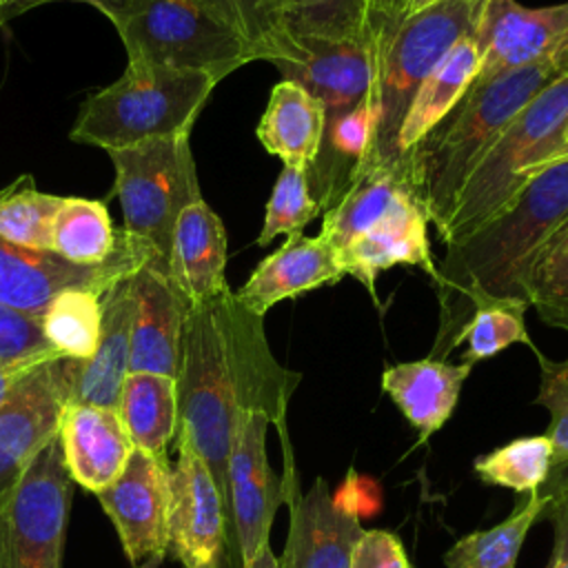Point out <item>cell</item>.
<instances>
[{"label":"cell","instance_id":"38","mask_svg":"<svg viewBox=\"0 0 568 568\" xmlns=\"http://www.w3.org/2000/svg\"><path fill=\"white\" fill-rule=\"evenodd\" d=\"M317 213L320 204L311 193L308 173L297 166H282L266 202L257 244L266 246L277 235H300Z\"/></svg>","mask_w":568,"mask_h":568},{"label":"cell","instance_id":"15","mask_svg":"<svg viewBox=\"0 0 568 568\" xmlns=\"http://www.w3.org/2000/svg\"><path fill=\"white\" fill-rule=\"evenodd\" d=\"M95 495L133 566L149 557L166 555L171 504V468L166 459L133 448L113 484Z\"/></svg>","mask_w":568,"mask_h":568},{"label":"cell","instance_id":"21","mask_svg":"<svg viewBox=\"0 0 568 568\" xmlns=\"http://www.w3.org/2000/svg\"><path fill=\"white\" fill-rule=\"evenodd\" d=\"M58 439L71 479L91 493L113 484L135 448L118 408L95 404H69Z\"/></svg>","mask_w":568,"mask_h":568},{"label":"cell","instance_id":"13","mask_svg":"<svg viewBox=\"0 0 568 568\" xmlns=\"http://www.w3.org/2000/svg\"><path fill=\"white\" fill-rule=\"evenodd\" d=\"M473 36L481 51L473 84L546 60L568 62V0L546 7L484 0Z\"/></svg>","mask_w":568,"mask_h":568},{"label":"cell","instance_id":"24","mask_svg":"<svg viewBox=\"0 0 568 568\" xmlns=\"http://www.w3.org/2000/svg\"><path fill=\"white\" fill-rule=\"evenodd\" d=\"M470 371L468 362L450 364L435 357L399 362L382 373V388L419 433V442H426L453 415Z\"/></svg>","mask_w":568,"mask_h":568},{"label":"cell","instance_id":"29","mask_svg":"<svg viewBox=\"0 0 568 568\" xmlns=\"http://www.w3.org/2000/svg\"><path fill=\"white\" fill-rule=\"evenodd\" d=\"M211 16L233 29L266 62H297L302 44L286 27L284 0H195Z\"/></svg>","mask_w":568,"mask_h":568},{"label":"cell","instance_id":"41","mask_svg":"<svg viewBox=\"0 0 568 568\" xmlns=\"http://www.w3.org/2000/svg\"><path fill=\"white\" fill-rule=\"evenodd\" d=\"M348 568H410L402 541L379 528L364 530L353 546Z\"/></svg>","mask_w":568,"mask_h":568},{"label":"cell","instance_id":"28","mask_svg":"<svg viewBox=\"0 0 568 568\" xmlns=\"http://www.w3.org/2000/svg\"><path fill=\"white\" fill-rule=\"evenodd\" d=\"M118 413L135 448L166 459V448L178 433V390L173 377L129 373L120 390Z\"/></svg>","mask_w":568,"mask_h":568},{"label":"cell","instance_id":"49","mask_svg":"<svg viewBox=\"0 0 568 568\" xmlns=\"http://www.w3.org/2000/svg\"><path fill=\"white\" fill-rule=\"evenodd\" d=\"M433 2H437V0H408V7H406V13H410V11H417V9H424V7H428V4H433Z\"/></svg>","mask_w":568,"mask_h":568},{"label":"cell","instance_id":"33","mask_svg":"<svg viewBox=\"0 0 568 568\" xmlns=\"http://www.w3.org/2000/svg\"><path fill=\"white\" fill-rule=\"evenodd\" d=\"M62 200L38 191L31 175L18 178L0 191V240L33 251H51L53 220Z\"/></svg>","mask_w":568,"mask_h":568},{"label":"cell","instance_id":"30","mask_svg":"<svg viewBox=\"0 0 568 568\" xmlns=\"http://www.w3.org/2000/svg\"><path fill=\"white\" fill-rule=\"evenodd\" d=\"M548 499V493L532 490L508 519L457 539L444 555L446 568H515L526 535L544 517Z\"/></svg>","mask_w":568,"mask_h":568},{"label":"cell","instance_id":"18","mask_svg":"<svg viewBox=\"0 0 568 568\" xmlns=\"http://www.w3.org/2000/svg\"><path fill=\"white\" fill-rule=\"evenodd\" d=\"M428 222L417 193L406 195L388 215L337 251L344 273L364 284L375 302L377 275L397 264L417 266L435 282L437 264L430 253Z\"/></svg>","mask_w":568,"mask_h":568},{"label":"cell","instance_id":"40","mask_svg":"<svg viewBox=\"0 0 568 568\" xmlns=\"http://www.w3.org/2000/svg\"><path fill=\"white\" fill-rule=\"evenodd\" d=\"M55 355L60 353L44 337L38 317L22 315L0 304V364L31 366Z\"/></svg>","mask_w":568,"mask_h":568},{"label":"cell","instance_id":"27","mask_svg":"<svg viewBox=\"0 0 568 568\" xmlns=\"http://www.w3.org/2000/svg\"><path fill=\"white\" fill-rule=\"evenodd\" d=\"M481 64V51L475 36L459 40L435 71L417 89L399 129V151L406 158L428 133L448 118L475 82Z\"/></svg>","mask_w":568,"mask_h":568},{"label":"cell","instance_id":"48","mask_svg":"<svg viewBox=\"0 0 568 568\" xmlns=\"http://www.w3.org/2000/svg\"><path fill=\"white\" fill-rule=\"evenodd\" d=\"M162 559H164V555H155V557H149V559H144V561H142V564H138L135 568H160Z\"/></svg>","mask_w":568,"mask_h":568},{"label":"cell","instance_id":"7","mask_svg":"<svg viewBox=\"0 0 568 568\" xmlns=\"http://www.w3.org/2000/svg\"><path fill=\"white\" fill-rule=\"evenodd\" d=\"M111 24L129 62L195 69L224 80L260 60L246 40L195 0H126Z\"/></svg>","mask_w":568,"mask_h":568},{"label":"cell","instance_id":"17","mask_svg":"<svg viewBox=\"0 0 568 568\" xmlns=\"http://www.w3.org/2000/svg\"><path fill=\"white\" fill-rule=\"evenodd\" d=\"M133 320L129 373H158L175 379L186 300L171 284L166 262L153 257L131 277Z\"/></svg>","mask_w":568,"mask_h":568},{"label":"cell","instance_id":"26","mask_svg":"<svg viewBox=\"0 0 568 568\" xmlns=\"http://www.w3.org/2000/svg\"><path fill=\"white\" fill-rule=\"evenodd\" d=\"M326 129V111L317 98L291 80H280L268 95L255 135L266 153L284 166L308 171L315 162Z\"/></svg>","mask_w":568,"mask_h":568},{"label":"cell","instance_id":"3","mask_svg":"<svg viewBox=\"0 0 568 568\" xmlns=\"http://www.w3.org/2000/svg\"><path fill=\"white\" fill-rule=\"evenodd\" d=\"M566 71L568 62L546 60L473 84L448 118L408 151L413 186L437 231L446 226L468 175L508 122Z\"/></svg>","mask_w":568,"mask_h":568},{"label":"cell","instance_id":"32","mask_svg":"<svg viewBox=\"0 0 568 568\" xmlns=\"http://www.w3.org/2000/svg\"><path fill=\"white\" fill-rule=\"evenodd\" d=\"M44 337L64 357L89 359L100 339L102 295L91 288L60 291L40 317Z\"/></svg>","mask_w":568,"mask_h":568},{"label":"cell","instance_id":"19","mask_svg":"<svg viewBox=\"0 0 568 568\" xmlns=\"http://www.w3.org/2000/svg\"><path fill=\"white\" fill-rule=\"evenodd\" d=\"M304 58L273 62L282 80H291L317 98L326 120L337 118L371 95L375 82V44L359 40L295 38Z\"/></svg>","mask_w":568,"mask_h":568},{"label":"cell","instance_id":"42","mask_svg":"<svg viewBox=\"0 0 568 568\" xmlns=\"http://www.w3.org/2000/svg\"><path fill=\"white\" fill-rule=\"evenodd\" d=\"M557 486L548 493V506L544 515L552 521L555 546L548 568H568V468L557 470Z\"/></svg>","mask_w":568,"mask_h":568},{"label":"cell","instance_id":"20","mask_svg":"<svg viewBox=\"0 0 568 568\" xmlns=\"http://www.w3.org/2000/svg\"><path fill=\"white\" fill-rule=\"evenodd\" d=\"M337 251L322 235H288L248 275L235 297L255 315H266L277 302L300 297L344 277Z\"/></svg>","mask_w":568,"mask_h":568},{"label":"cell","instance_id":"39","mask_svg":"<svg viewBox=\"0 0 568 568\" xmlns=\"http://www.w3.org/2000/svg\"><path fill=\"white\" fill-rule=\"evenodd\" d=\"M539 362L537 404L548 408L550 422L544 433L552 446V473L568 468V357L550 359L532 348Z\"/></svg>","mask_w":568,"mask_h":568},{"label":"cell","instance_id":"44","mask_svg":"<svg viewBox=\"0 0 568 568\" xmlns=\"http://www.w3.org/2000/svg\"><path fill=\"white\" fill-rule=\"evenodd\" d=\"M408 0H371V31L377 38L406 16Z\"/></svg>","mask_w":568,"mask_h":568},{"label":"cell","instance_id":"51","mask_svg":"<svg viewBox=\"0 0 568 568\" xmlns=\"http://www.w3.org/2000/svg\"><path fill=\"white\" fill-rule=\"evenodd\" d=\"M284 7H286V0H284ZM284 13H286V11H284Z\"/></svg>","mask_w":568,"mask_h":568},{"label":"cell","instance_id":"11","mask_svg":"<svg viewBox=\"0 0 568 568\" xmlns=\"http://www.w3.org/2000/svg\"><path fill=\"white\" fill-rule=\"evenodd\" d=\"M73 357H49L27 368L0 402V499L9 495L38 453L58 437L78 371Z\"/></svg>","mask_w":568,"mask_h":568},{"label":"cell","instance_id":"6","mask_svg":"<svg viewBox=\"0 0 568 568\" xmlns=\"http://www.w3.org/2000/svg\"><path fill=\"white\" fill-rule=\"evenodd\" d=\"M568 118V71L546 84L499 133L459 191L444 244H455L506 209L526 182L546 166L555 133Z\"/></svg>","mask_w":568,"mask_h":568},{"label":"cell","instance_id":"36","mask_svg":"<svg viewBox=\"0 0 568 568\" xmlns=\"http://www.w3.org/2000/svg\"><path fill=\"white\" fill-rule=\"evenodd\" d=\"M286 27L293 38L373 42L371 0H286Z\"/></svg>","mask_w":568,"mask_h":568},{"label":"cell","instance_id":"35","mask_svg":"<svg viewBox=\"0 0 568 568\" xmlns=\"http://www.w3.org/2000/svg\"><path fill=\"white\" fill-rule=\"evenodd\" d=\"M473 468L488 486L532 493L539 490L552 473V446L546 435L517 437L477 457Z\"/></svg>","mask_w":568,"mask_h":568},{"label":"cell","instance_id":"23","mask_svg":"<svg viewBox=\"0 0 568 568\" xmlns=\"http://www.w3.org/2000/svg\"><path fill=\"white\" fill-rule=\"evenodd\" d=\"M140 271V268H138ZM133 277V275H131ZM131 277L115 282L102 295L100 339L89 359L78 362L71 404H95L118 408L131 359L133 291Z\"/></svg>","mask_w":568,"mask_h":568},{"label":"cell","instance_id":"43","mask_svg":"<svg viewBox=\"0 0 568 568\" xmlns=\"http://www.w3.org/2000/svg\"><path fill=\"white\" fill-rule=\"evenodd\" d=\"M47 2H55V0H9L7 4L0 7V27L7 24L9 20H13V18L27 13L29 9H36V7L47 4ZM73 2L91 4V7H95L102 16H106L109 20H113V18L120 13V9L124 7L126 0H73Z\"/></svg>","mask_w":568,"mask_h":568},{"label":"cell","instance_id":"31","mask_svg":"<svg viewBox=\"0 0 568 568\" xmlns=\"http://www.w3.org/2000/svg\"><path fill=\"white\" fill-rule=\"evenodd\" d=\"M118 248V229L100 200L64 197L53 220L51 251L73 264L95 266Z\"/></svg>","mask_w":568,"mask_h":568},{"label":"cell","instance_id":"12","mask_svg":"<svg viewBox=\"0 0 568 568\" xmlns=\"http://www.w3.org/2000/svg\"><path fill=\"white\" fill-rule=\"evenodd\" d=\"M264 413H244L237 422L229 455V555L235 568L246 566L268 546L271 526L284 501V484L266 455Z\"/></svg>","mask_w":568,"mask_h":568},{"label":"cell","instance_id":"34","mask_svg":"<svg viewBox=\"0 0 568 568\" xmlns=\"http://www.w3.org/2000/svg\"><path fill=\"white\" fill-rule=\"evenodd\" d=\"M524 291L528 306L548 326L568 331V217L535 253Z\"/></svg>","mask_w":568,"mask_h":568},{"label":"cell","instance_id":"4","mask_svg":"<svg viewBox=\"0 0 568 568\" xmlns=\"http://www.w3.org/2000/svg\"><path fill=\"white\" fill-rule=\"evenodd\" d=\"M217 82L206 71L126 62L115 82L82 102L69 138L113 151L146 140L191 135Z\"/></svg>","mask_w":568,"mask_h":568},{"label":"cell","instance_id":"25","mask_svg":"<svg viewBox=\"0 0 568 568\" xmlns=\"http://www.w3.org/2000/svg\"><path fill=\"white\" fill-rule=\"evenodd\" d=\"M410 193L417 191L413 186L408 162L397 166L364 162L342 197L324 211L320 235L326 237L335 251H342Z\"/></svg>","mask_w":568,"mask_h":568},{"label":"cell","instance_id":"1","mask_svg":"<svg viewBox=\"0 0 568 568\" xmlns=\"http://www.w3.org/2000/svg\"><path fill=\"white\" fill-rule=\"evenodd\" d=\"M302 375L282 366L266 339L264 317L231 286L189 304L175 373L178 433L202 457L229 515V455L244 413H264L286 435L288 402Z\"/></svg>","mask_w":568,"mask_h":568},{"label":"cell","instance_id":"52","mask_svg":"<svg viewBox=\"0 0 568 568\" xmlns=\"http://www.w3.org/2000/svg\"><path fill=\"white\" fill-rule=\"evenodd\" d=\"M0 7H2V0H0Z\"/></svg>","mask_w":568,"mask_h":568},{"label":"cell","instance_id":"47","mask_svg":"<svg viewBox=\"0 0 568 568\" xmlns=\"http://www.w3.org/2000/svg\"><path fill=\"white\" fill-rule=\"evenodd\" d=\"M242 568H286V566L282 564L280 557L273 555L271 546H266V548H262V550H260L246 566H242Z\"/></svg>","mask_w":568,"mask_h":568},{"label":"cell","instance_id":"46","mask_svg":"<svg viewBox=\"0 0 568 568\" xmlns=\"http://www.w3.org/2000/svg\"><path fill=\"white\" fill-rule=\"evenodd\" d=\"M33 366V364H31ZM31 366H4L0 364V402L9 395L13 384L20 379V375Z\"/></svg>","mask_w":568,"mask_h":568},{"label":"cell","instance_id":"9","mask_svg":"<svg viewBox=\"0 0 568 568\" xmlns=\"http://www.w3.org/2000/svg\"><path fill=\"white\" fill-rule=\"evenodd\" d=\"M71 484L55 437L0 499V568H62Z\"/></svg>","mask_w":568,"mask_h":568},{"label":"cell","instance_id":"2","mask_svg":"<svg viewBox=\"0 0 568 568\" xmlns=\"http://www.w3.org/2000/svg\"><path fill=\"white\" fill-rule=\"evenodd\" d=\"M568 217V160L535 173L517 197L455 244L437 264L439 326L428 357L446 359L475 308L493 300L526 302V273L548 235Z\"/></svg>","mask_w":568,"mask_h":568},{"label":"cell","instance_id":"5","mask_svg":"<svg viewBox=\"0 0 568 568\" xmlns=\"http://www.w3.org/2000/svg\"><path fill=\"white\" fill-rule=\"evenodd\" d=\"M484 0H437L406 13L375 38V82L371 100L377 113L375 144L366 162L406 164L399 129L406 111L446 53L475 33Z\"/></svg>","mask_w":568,"mask_h":568},{"label":"cell","instance_id":"37","mask_svg":"<svg viewBox=\"0 0 568 568\" xmlns=\"http://www.w3.org/2000/svg\"><path fill=\"white\" fill-rule=\"evenodd\" d=\"M526 308L528 304L515 300H493L479 304L459 337V346L466 344L462 362L475 366L477 362L488 359L513 344H526L530 351L537 348L526 328Z\"/></svg>","mask_w":568,"mask_h":568},{"label":"cell","instance_id":"10","mask_svg":"<svg viewBox=\"0 0 568 568\" xmlns=\"http://www.w3.org/2000/svg\"><path fill=\"white\" fill-rule=\"evenodd\" d=\"M153 257L162 260L124 229H118L115 253L95 266H80L53 251H33L0 240V304L40 320L60 291L91 288L104 295L115 282L131 277Z\"/></svg>","mask_w":568,"mask_h":568},{"label":"cell","instance_id":"16","mask_svg":"<svg viewBox=\"0 0 568 568\" xmlns=\"http://www.w3.org/2000/svg\"><path fill=\"white\" fill-rule=\"evenodd\" d=\"M286 453L284 501L291 510L286 550L280 557L286 568H348L351 552L364 532L353 501L333 493L326 479L300 493L295 475H291V446Z\"/></svg>","mask_w":568,"mask_h":568},{"label":"cell","instance_id":"8","mask_svg":"<svg viewBox=\"0 0 568 568\" xmlns=\"http://www.w3.org/2000/svg\"><path fill=\"white\" fill-rule=\"evenodd\" d=\"M189 138H158L106 151L115 169L113 195L120 200L122 229L164 262L180 213L202 197Z\"/></svg>","mask_w":568,"mask_h":568},{"label":"cell","instance_id":"22","mask_svg":"<svg viewBox=\"0 0 568 568\" xmlns=\"http://www.w3.org/2000/svg\"><path fill=\"white\" fill-rule=\"evenodd\" d=\"M226 231L220 215L200 197L189 204L171 233L166 273L186 304L204 302L229 288Z\"/></svg>","mask_w":568,"mask_h":568},{"label":"cell","instance_id":"53","mask_svg":"<svg viewBox=\"0 0 568 568\" xmlns=\"http://www.w3.org/2000/svg\"><path fill=\"white\" fill-rule=\"evenodd\" d=\"M410 568H413V566H410Z\"/></svg>","mask_w":568,"mask_h":568},{"label":"cell","instance_id":"14","mask_svg":"<svg viewBox=\"0 0 568 568\" xmlns=\"http://www.w3.org/2000/svg\"><path fill=\"white\" fill-rule=\"evenodd\" d=\"M178 439L171 470L169 550L184 568H222L229 550V515L211 470L193 446Z\"/></svg>","mask_w":568,"mask_h":568},{"label":"cell","instance_id":"50","mask_svg":"<svg viewBox=\"0 0 568 568\" xmlns=\"http://www.w3.org/2000/svg\"><path fill=\"white\" fill-rule=\"evenodd\" d=\"M7 2H9V0H2V4H7Z\"/></svg>","mask_w":568,"mask_h":568},{"label":"cell","instance_id":"45","mask_svg":"<svg viewBox=\"0 0 568 568\" xmlns=\"http://www.w3.org/2000/svg\"><path fill=\"white\" fill-rule=\"evenodd\" d=\"M559 160H568V118L564 120V124L559 126V131L552 138V144H550V151H548V158H546V166L555 164Z\"/></svg>","mask_w":568,"mask_h":568}]
</instances>
